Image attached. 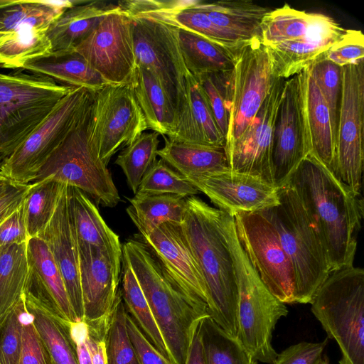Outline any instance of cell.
<instances>
[{"label":"cell","instance_id":"6da1fadb","mask_svg":"<svg viewBox=\"0 0 364 364\" xmlns=\"http://www.w3.org/2000/svg\"><path fill=\"white\" fill-rule=\"evenodd\" d=\"M285 183L295 191L314 223L331 272L353 265L363 213L360 196L311 154L301 161Z\"/></svg>","mask_w":364,"mask_h":364},{"label":"cell","instance_id":"7a4b0ae2","mask_svg":"<svg viewBox=\"0 0 364 364\" xmlns=\"http://www.w3.org/2000/svg\"><path fill=\"white\" fill-rule=\"evenodd\" d=\"M181 229L205 284L213 321L237 337V289L220 210L196 196L186 198Z\"/></svg>","mask_w":364,"mask_h":364},{"label":"cell","instance_id":"3957f363","mask_svg":"<svg viewBox=\"0 0 364 364\" xmlns=\"http://www.w3.org/2000/svg\"><path fill=\"white\" fill-rule=\"evenodd\" d=\"M220 225L236 279L237 338L255 360L272 364L278 355L272 344V333L288 309L267 289L252 267L239 240L234 217L220 210Z\"/></svg>","mask_w":364,"mask_h":364},{"label":"cell","instance_id":"277c9868","mask_svg":"<svg viewBox=\"0 0 364 364\" xmlns=\"http://www.w3.org/2000/svg\"><path fill=\"white\" fill-rule=\"evenodd\" d=\"M122 259L132 268L147 300L173 364H185L193 332L209 314L193 307L164 272L142 240L129 239Z\"/></svg>","mask_w":364,"mask_h":364},{"label":"cell","instance_id":"5b68a950","mask_svg":"<svg viewBox=\"0 0 364 364\" xmlns=\"http://www.w3.org/2000/svg\"><path fill=\"white\" fill-rule=\"evenodd\" d=\"M345 30L329 16L286 4L264 17L260 40L269 52L276 77L287 80L311 65Z\"/></svg>","mask_w":364,"mask_h":364},{"label":"cell","instance_id":"8992f818","mask_svg":"<svg viewBox=\"0 0 364 364\" xmlns=\"http://www.w3.org/2000/svg\"><path fill=\"white\" fill-rule=\"evenodd\" d=\"M279 203L258 213L274 227L294 275L295 303L311 304L331 272L321 236L295 191L277 188Z\"/></svg>","mask_w":364,"mask_h":364},{"label":"cell","instance_id":"52a82bcc","mask_svg":"<svg viewBox=\"0 0 364 364\" xmlns=\"http://www.w3.org/2000/svg\"><path fill=\"white\" fill-rule=\"evenodd\" d=\"M311 311L338 343L339 364H364V271L353 265L330 272L311 302Z\"/></svg>","mask_w":364,"mask_h":364},{"label":"cell","instance_id":"ba28073f","mask_svg":"<svg viewBox=\"0 0 364 364\" xmlns=\"http://www.w3.org/2000/svg\"><path fill=\"white\" fill-rule=\"evenodd\" d=\"M73 88L20 70L0 73V168Z\"/></svg>","mask_w":364,"mask_h":364},{"label":"cell","instance_id":"9c48e42d","mask_svg":"<svg viewBox=\"0 0 364 364\" xmlns=\"http://www.w3.org/2000/svg\"><path fill=\"white\" fill-rule=\"evenodd\" d=\"M92 103L91 93L72 131L32 183L50 178L80 189L96 205L114 208L120 201V196L107 166L100 159L91 137Z\"/></svg>","mask_w":364,"mask_h":364},{"label":"cell","instance_id":"30bf717a","mask_svg":"<svg viewBox=\"0 0 364 364\" xmlns=\"http://www.w3.org/2000/svg\"><path fill=\"white\" fill-rule=\"evenodd\" d=\"M91 93L83 87H73L57 103L45 122L4 162L1 173L14 184L31 183L72 131Z\"/></svg>","mask_w":364,"mask_h":364},{"label":"cell","instance_id":"8fae6325","mask_svg":"<svg viewBox=\"0 0 364 364\" xmlns=\"http://www.w3.org/2000/svg\"><path fill=\"white\" fill-rule=\"evenodd\" d=\"M129 17L136 66L149 70L156 77L171 101L178 118L186 102V77L189 72L176 29L149 18Z\"/></svg>","mask_w":364,"mask_h":364},{"label":"cell","instance_id":"7c38bea8","mask_svg":"<svg viewBox=\"0 0 364 364\" xmlns=\"http://www.w3.org/2000/svg\"><path fill=\"white\" fill-rule=\"evenodd\" d=\"M91 137L107 166L122 148L148 129L130 84H108L92 92Z\"/></svg>","mask_w":364,"mask_h":364},{"label":"cell","instance_id":"4fadbf2b","mask_svg":"<svg viewBox=\"0 0 364 364\" xmlns=\"http://www.w3.org/2000/svg\"><path fill=\"white\" fill-rule=\"evenodd\" d=\"M364 60L341 67L336 176L360 196L363 169Z\"/></svg>","mask_w":364,"mask_h":364},{"label":"cell","instance_id":"5bb4252c","mask_svg":"<svg viewBox=\"0 0 364 364\" xmlns=\"http://www.w3.org/2000/svg\"><path fill=\"white\" fill-rule=\"evenodd\" d=\"M277 77L269 52L259 37L237 51L231 74V101L225 148L245 132Z\"/></svg>","mask_w":364,"mask_h":364},{"label":"cell","instance_id":"9a60e30c","mask_svg":"<svg viewBox=\"0 0 364 364\" xmlns=\"http://www.w3.org/2000/svg\"><path fill=\"white\" fill-rule=\"evenodd\" d=\"M239 240L267 289L284 304H294V275L272 224L258 212L234 216Z\"/></svg>","mask_w":364,"mask_h":364},{"label":"cell","instance_id":"2e32d148","mask_svg":"<svg viewBox=\"0 0 364 364\" xmlns=\"http://www.w3.org/2000/svg\"><path fill=\"white\" fill-rule=\"evenodd\" d=\"M109 84H129L136 68L130 17L120 7L74 49Z\"/></svg>","mask_w":364,"mask_h":364},{"label":"cell","instance_id":"e0dca14e","mask_svg":"<svg viewBox=\"0 0 364 364\" xmlns=\"http://www.w3.org/2000/svg\"><path fill=\"white\" fill-rule=\"evenodd\" d=\"M141 237L165 274L188 302L200 312L209 314L205 284L181 224L163 223Z\"/></svg>","mask_w":364,"mask_h":364},{"label":"cell","instance_id":"ac0fdd59","mask_svg":"<svg viewBox=\"0 0 364 364\" xmlns=\"http://www.w3.org/2000/svg\"><path fill=\"white\" fill-rule=\"evenodd\" d=\"M284 81L282 78L275 80L245 132L225 148L231 171L259 177L274 186L272 164L273 129Z\"/></svg>","mask_w":364,"mask_h":364},{"label":"cell","instance_id":"d6986e66","mask_svg":"<svg viewBox=\"0 0 364 364\" xmlns=\"http://www.w3.org/2000/svg\"><path fill=\"white\" fill-rule=\"evenodd\" d=\"M309 154L299 73L285 80L274 122L272 146L274 186L284 184Z\"/></svg>","mask_w":364,"mask_h":364},{"label":"cell","instance_id":"ffe728a7","mask_svg":"<svg viewBox=\"0 0 364 364\" xmlns=\"http://www.w3.org/2000/svg\"><path fill=\"white\" fill-rule=\"evenodd\" d=\"M78 251L82 321L90 330L105 333L119 290L122 259L93 248Z\"/></svg>","mask_w":364,"mask_h":364},{"label":"cell","instance_id":"44dd1931","mask_svg":"<svg viewBox=\"0 0 364 364\" xmlns=\"http://www.w3.org/2000/svg\"><path fill=\"white\" fill-rule=\"evenodd\" d=\"M185 178L219 210L232 217L241 213L259 212L279 203L277 188L255 176L229 169Z\"/></svg>","mask_w":364,"mask_h":364},{"label":"cell","instance_id":"7402d4cb","mask_svg":"<svg viewBox=\"0 0 364 364\" xmlns=\"http://www.w3.org/2000/svg\"><path fill=\"white\" fill-rule=\"evenodd\" d=\"M48 245L62 275L72 308L83 319L77 242L69 203V187L64 185L54 214L38 236Z\"/></svg>","mask_w":364,"mask_h":364},{"label":"cell","instance_id":"603a6c76","mask_svg":"<svg viewBox=\"0 0 364 364\" xmlns=\"http://www.w3.org/2000/svg\"><path fill=\"white\" fill-rule=\"evenodd\" d=\"M118 4L129 16L193 32L228 48H238L247 42L215 25L195 6V0H128Z\"/></svg>","mask_w":364,"mask_h":364},{"label":"cell","instance_id":"cb8c5ba5","mask_svg":"<svg viewBox=\"0 0 364 364\" xmlns=\"http://www.w3.org/2000/svg\"><path fill=\"white\" fill-rule=\"evenodd\" d=\"M299 75L309 154L336 176V138L330 111L308 67Z\"/></svg>","mask_w":364,"mask_h":364},{"label":"cell","instance_id":"d4e9b609","mask_svg":"<svg viewBox=\"0 0 364 364\" xmlns=\"http://www.w3.org/2000/svg\"><path fill=\"white\" fill-rule=\"evenodd\" d=\"M26 311L54 364H78L69 323L60 318L42 295L30 274L23 295Z\"/></svg>","mask_w":364,"mask_h":364},{"label":"cell","instance_id":"484cf974","mask_svg":"<svg viewBox=\"0 0 364 364\" xmlns=\"http://www.w3.org/2000/svg\"><path fill=\"white\" fill-rule=\"evenodd\" d=\"M186 102L177 118L175 130L168 138L193 144L225 146V139L199 84L190 73L186 77Z\"/></svg>","mask_w":364,"mask_h":364},{"label":"cell","instance_id":"4316f807","mask_svg":"<svg viewBox=\"0 0 364 364\" xmlns=\"http://www.w3.org/2000/svg\"><path fill=\"white\" fill-rule=\"evenodd\" d=\"M119 5L100 1H77L49 26L47 36L52 53L73 50L109 14Z\"/></svg>","mask_w":364,"mask_h":364},{"label":"cell","instance_id":"83f0119b","mask_svg":"<svg viewBox=\"0 0 364 364\" xmlns=\"http://www.w3.org/2000/svg\"><path fill=\"white\" fill-rule=\"evenodd\" d=\"M68 187L78 250L97 249L122 259V245L119 236L108 227L95 203L80 189Z\"/></svg>","mask_w":364,"mask_h":364},{"label":"cell","instance_id":"f1b7e54d","mask_svg":"<svg viewBox=\"0 0 364 364\" xmlns=\"http://www.w3.org/2000/svg\"><path fill=\"white\" fill-rule=\"evenodd\" d=\"M27 257L33 279L53 309L67 323L80 321L70 304L58 267L42 239L35 237L28 240Z\"/></svg>","mask_w":364,"mask_h":364},{"label":"cell","instance_id":"f546056e","mask_svg":"<svg viewBox=\"0 0 364 364\" xmlns=\"http://www.w3.org/2000/svg\"><path fill=\"white\" fill-rule=\"evenodd\" d=\"M52 78L57 83L95 92L109 83L74 50L51 53L28 62L21 70Z\"/></svg>","mask_w":364,"mask_h":364},{"label":"cell","instance_id":"4dcf8cb0","mask_svg":"<svg viewBox=\"0 0 364 364\" xmlns=\"http://www.w3.org/2000/svg\"><path fill=\"white\" fill-rule=\"evenodd\" d=\"M157 156L184 177L209 175L230 169L225 146H210L165 137Z\"/></svg>","mask_w":364,"mask_h":364},{"label":"cell","instance_id":"1f68e13d","mask_svg":"<svg viewBox=\"0 0 364 364\" xmlns=\"http://www.w3.org/2000/svg\"><path fill=\"white\" fill-rule=\"evenodd\" d=\"M129 84L148 129L163 136H171L176 127V112L156 77L149 70L136 66Z\"/></svg>","mask_w":364,"mask_h":364},{"label":"cell","instance_id":"d6a6232c","mask_svg":"<svg viewBox=\"0 0 364 364\" xmlns=\"http://www.w3.org/2000/svg\"><path fill=\"white\" fill-rule=\"evenodd\" d=\"M195 6L217 26L248 41L261 35L264 17L271 11L250 0L205 2L195 0Z\"/></svg>","mask_w":364,"mask_h":364},{"label":"cell","instance_id":"836d02e7","mask_svg":"<svg viewBox=\"0 0 364 364\" xmlns=\"http://www.w3.org/2000/svg\"><path fill=\"white\" fill-rule=\"evenodd\" d=\"M176 33L185 65L193 76L233 70L241 46L228 48L184 30L176 29Z\"/></svg>","mask_w":364,"mask_h":364},{"label":"cell","instance_id":"e575fe53","mask_svg":"<svg viewBox=\"0 0 364 364\" xmlns=\"http://www.w3.org/2000/svg\"><path fill=\"white\" fill-rule=\"evenodd\" d=\"M186 198L174 194L136 193L129 199L131 205L127 212L141 236L144 237L163 223L181 224Z\"/></svg>","mask_w":364,"mask_h":364},{"label":"cell","instance_id":"d590c367","mask_svg":"<svg viewBox=\"0 0 364 364\" xmlns=\"http://www.w3.org/2000/svg\"><path fill=\"white\" fill-rule=\"evenodd\" d=\"M29 275L27 243L0 247V324L24 294Z\"/></svg>","mask_w":364,"mask_h":364},{"label":"cell","instance_id":"8d00e7d4","mask_svg":"<svg viewBox=\"0 0 364 364\" xmlns=\"http://www.w3.org/2000/svg\"><path fill=\"white\" fill-rule=\"evenodd\" d=\"M48 29L26 25L13 31L11 36L0 44V67L21 70L28 62L50 54Z\"/></svg>","mask_w":364,"mask_h":364},{"label":"cell","instance_id":"74e56055","mask_svg":"<svg viewBox=\"0 0 364 364\" xmlns=\"http://www.w3.org/2000/svg\"><path fill=\"white\" fill-rule=\"evenodd\" d=\"M122 262L124 268L121 291L125 309L146 339L171 361L166 345L138 280L124 259Z\"/></svg>","mask_w":364,"mask_h":364},{"label":"cell","instance_id":"f35d334b","mask_svg":"<svg viewBox=\"0 0 364 364\" xmlns=\"http://www.w3.org/2000/svg\"><path fill=\"white\" fill-rule=\"evenodd\" d=\"M76 1L16 0L14 4L0 9V32H13L26 25L49 28Z\"/></svg>","mask_w":364,"mask_h":364},{"label":"cell","instance_id":"ab89813d","mask_svg":"<svg viewBox=\"0 0 364 364\" xmlns=\"http://www.w3.org/2000/svg\"><path fill=\"white\" fill-rule=\"evenodd\" d=\"M64 185L50 178L30 183L22 203L30 238L38 237L48 224Z\"/></svg>","mask_w":364,"mask_h":364},{"label":"cell","instance_id":"60d3db41","mask_svg":"<svg viewBox=\"0 0 364 364\" xmlns=\"http://www.w3.org/2000/svg\"><path fill=\"white\" fill-rule=\"evenodd\" d=\"M206 364H257L237 337L232 336L210 316L200 322Z\"/></svg>","mask_w":364,"mask_h":364},{"label":"cell","instance_id":"b9f144b4","mask_svg":"<svg viewBox=\"0 0 364 364\" xmlns=\"http://www.w3.org/2000/svg\"><path fill=\"white\" fill-rule=\"evenodd\" d=\"M159 134L143 132L118 155L115 164L123 171L127 182L136 194L149 170L157 161Z\"/></svg>","mask_w":364,"mask_h":364},{"label":"cell","instance_id":"7bdbcfd3","mask_svg":"<svg viewBox=\"0 0 364 364\" xmlns=\"http://www.w3.org/2000/svg\"><path fill=\"white\" fill-rule=\"evenodd\" d=\"M232 71L194 76L225 139L229 127Z\"/></svg>","mask_w":364,"mask_h":364},{"label":"cell","instance_id":"ee69618b","mask_svg":"<svg viewBox=\"0 0 364 364\" xmlns=\"http://www.w3.org/2000/svg\"><path fill=\"white\" fill-rule=\"evenodd\" d=\"M136 193L174 194L187 198L200 191L183 176L159 159L146 173Z\"/></svg>","mask_w":364,"mask_h":364},{"label":"cell","instance_id":"f6af8a7d","mask_svg":"<svg viewBox=\"0 0 364 364\" xmlns=\"http://www.w3.org/2000/svg\"><path fill=\"white\" fill-rule=\"evenodd\" d=\"M126 314L119 289L106 333L107 364H139L128 337Z\"/></svg>","mask_w":364,"mask_h":364},{"label":"cell","instance_id":"bcb514c9","mask_svg":"<svg viewBox=\"0 0 364 364\" xmlns=\"http://www.w3.org/2000/svg\"><path fill=\"white\" fill-rule=\"evenodd\" d=\"M308 68L328 107L336 138L341 95V67L325 59L322 54Z\"/></svg>","mask_w":364,"mask_h":364},{"label":"cell","instance_id":"7dc6e473","mask_svg":"<svg viewBox=\"0 0 364 364\" xmlns=\"http://www.w3.org/2000/svg\"><path fill=\"white\" fill-rule=\"evenodd\" d=\"M25 313L22 299L0 324V364H18L22 349L23 316Z\"/></svg>","mask_w":364,"mask_h":364},{"label":"cell","instance_id":"c3c4849f","mask_svg":"<svg viewBox=\"0 0 364 364\" xmlns=\"http://www.w3.org/2000/svg\"><path fill=\"white\" fill-rule=\"evenodd\" d=\"M323 57L343 67L364 60V36L361 31L346 29L344 33L325 53Z\"/></svg>","mask_w":364,"mask_h":364},{"label":"cell","instance_id":"681fc988","mask_svg":"<svg viewBox=\"0 0 364 364\" xmlns=\"http://www.w3.org/2000/svg\"><path fill=\"white\" fill-rule=\"evenodd\" d=\"M22 337V349L18 364H54L26 308L23 316Z\"/></svg>","mask_w":364,"mask_h":364},{"label":"cell","instance_id":"f907efd6","mask_svg":"<svg viewBox=\"0 0 364 364\" xmlns=\"http://www.w3.org/2000/svg\"><path fill=\"white\" fill-rule=\"evenodd\" d=\"M126 326L128 337L139 364H173L146 339L127 311Z\"/></svg>","mask_w":364,"mask_h":364},{"label":"cell","instance_id":"816d5d0a","mask_svg":"<svg viewBox=\"0 0 364 364\" xmlns=\"http://www.w3.org/2000/svg\"><path fill=\"white\" fill-rule=\"evenodd\" d=\"M328 338L321 342L303 341L292 345L277 355L272 364H319Z\"/></svg>","mask_w":364,"mask_h":364},{"label":"cell","instance_id":"f5cc1de1","mask_svg":"<svg viewBox=\"0 0 364 364\" xmlns=\"http://www.w3.org/2000/svg\"><path fill=\"white\" fill-rule=\"evenodd\" d=\"M29 239L21 204L0 224V247L27 243Z\"/></svg>","mask_w":364,"mask_h":364},{"label":"cell","instance_id":"db71d44e","mask_svg":"<svg viewBox=\"0 0 364 364\" xmlns=\"http://www.w3.org/2000/svg\"><path fill=\"white\" fill-rule=\"evenodd\" d=\"M69 330L75 344L78 364H92L87 345L88 327L83 321L69 323Z\"/></svg>","mask_w":364,"mask_h":364},{"label":"cell","instance_id":"11a10c76","mask_svg":"<svg viewBox=\"0 0 364 364\" xmlns=\"http://www.w3.org/2000/svg\"><path fill=\"white\" fill-rule=\"evenodd\" d=\"M30 188L28 185H16L0 198V224L21 204Z\"/></svg>","mask_w":364,"mask_h":364},{"label":"cell","instance_id":"9f6ffc18","mask_svg":"<svg viewBox=\"0 0 364 364\" xmlns=\"http://www.w3.org/2000/svg\"><path fill=\"white\" fill-rule=\"evenodd\" d=\"M86 345L92 364H107L108 355L106 333L102 334L95 332L88 328Z\"/></svg>","mask_w":364,"mask_h":364},{"label":"cell","instance_id":"6f0895ef","mask_svg":"<svg viewBox=\"0 0 364 364\" xmlns=\"http://www.w3.org/2000/svg\"><path fill=\"white\" fill-rule=\"evenodd\" d=\"M201 321L193 332L185 364H206L200 331Z\"/></svg>","mask_w":364,"mask_h":364},{"label":"cell","instance_id":"680465c9","mask_svg":"<svg viewBox=\"0 0 364 364\" xmlns=\"http://www.w3.org/2000/svg\"><path fill=\"white\" fill-rule=\"evenodd\" d=\"M16 185L6 178L0 172V198L11 191Z\"/></svg>","mask_w":364,"mask_h":364},{"label":"cell","instance_id":"91938a15","mask_svg":"<svg viewBox=\"0 0 364 364\" xmlns=\"http://www.w3.org/2000/svg\"><path fill=\"white\" fill-rule=\"evenodd\" d=\"M12 35V32L2 33L0 32V44L8 40Z\"/></svg>","mask_w":364,"mask_h":364},{"label":"cell","instance_id":"94428289","mask_svg":"<svg viewBox=\"0 0 364 364\" xmlns=\"http://www.w3.org/2000/svg\"><path fill=\"white\" fill-rule=\"evenodd\" d=\"M319 364H329V363L328 362V360L323 358Z\"/></svg>","mask_w":364,"mask_h":364}]
</instances>
